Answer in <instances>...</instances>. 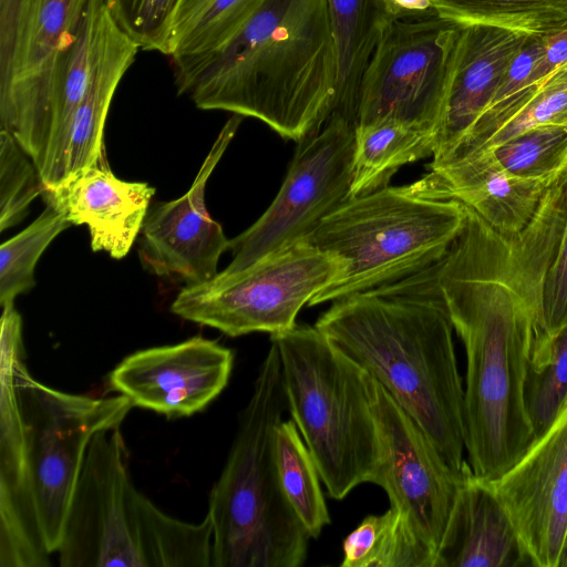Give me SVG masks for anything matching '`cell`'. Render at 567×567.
Listing matches in <instances>:
<instances>
[{
	"instance_id": "obj_17",
	"label": "cell",
	"mask_w": 567,
	"mask_h": 567,
	"mask_svg": "<svg viewBox=\"0 0 567 567\" xmlns=\"http://www.w3.org/2000/svg\"><path fill=\"white\" fill-rule=\"evenodd\" d=\"M559 176L511 174L493 148L481 147L430 166L427 174L406 187L421 197L457 200L496 231L511 237L529 224L547 189Z\"/></svg>"
},
{
	"instance_id": "obj_10",
	"label": "cell",
	"mask_w": 567,
	"mask_h": 567,
	"mask_svg": "<svg viewBox=\"0 0 567 567\" xmlns=\"http://www.w3.org/2000/svg\"><path fill=\"white\" fill-rule=\"evenodd\" d=\"M90 0H0V128L38 172L48 151L56 66Z\"/></svg>"
},
{
	"instance_id": "obj_1",
	"label": "cell",
	"mask_w": 567,
	"mask_h": 567,
	"mask_svg": "<svg viewBox=\"0 0 567 567\" xmlns=\"http://www.w3.org/2000/svg\"><path fill=\"white\" fill-rule=\"evenodd\" d=\"M466 223L434 266V280L466 358L465 446L474 475L494 481L535 441L525 385L532 352L547 334L545 288L567 217V196L546 192L515 236L466 207Z\"/></svg>"
},
{
	"instance_id": "obj_38",
	"label": "cell",
	"mask_w": 567,
	"mask_h": 567,
	"mask_svg": "<svg viewBox=\"0 0 567 567\" xmlns=\"http://www.w3.org/2000/svg\"><path fill=\"white\" fill-rule=\"evenodd\" d=\"M557 72H559V73H567V64L564 68H561L560 70H558Z\"/></svg>"
},
{
	"instance_id": "obj_12",
	"label": "cell",
	"mask_w": 567,
	"mask_h": 567,
	"mask_svg": "<svg viewBox=\"0 0 567 567\" xmlns=\"http://www.w3.org/2000/svg\"><path fill=\"white\" fill-rule=\"evenodd\" d=\"M354 127L349 118L332 113L316 135L299 143L277 196L248 229L230 240L233 259L218 275H236L303 240L326 216L350 199Z\"/></svg>"
},
{
	"instance_id": "obj_27",
	"label": "cell",
	"mask_w": 567,
	"mask_h": 567,
	"mask_svg": "<svg viewBox=\"0 0 567 567\" xmlns=\"http://www.w3.org/2000/svg\"><path fill=\"white\" fill-rule=\"evenodd\" d=\"M436 14L460 25L483 24L529 37L567 28V0H431Z\"/></svg>"
},
{
	"instance_id": "obj_5",
	"label": "cell",
	"mask_w": 567,
	"mask_h": 567,
	"mask_svg": "<svg viewBox=\"0 0 567 567\" xmlns=\"http://www.w3.org/2000/svg\"><path fill=\"white\" fill-rule=\"evenodd\" d=\"M55 554L61 567H213V532L207 516L178 519L135 487L117 426L89 444Z\"/></svg>"
},
{
	"instance_id": "obj_31",
	"label": "cell",
	"mask_w": 567,
	"mask_h": 567,
	"mask_svg": "<svg viewBox=\"0 0 567 567\" xmlns=\"http://www.w3.org/2000/svg\"><path fill=\"white\" fill-rule=\"evenodd\" d=\"M43 186L31 157L13 135L0 130V230L20 223Z\"/></svg>"
},
{
	"instance_id": "obj_24",
	"label": "cell",
	"mask_w": 567,
	"mask_h": 567,
	"mask_svg": "<svg viewBox=\"0 0 567 567\" xmlns=\"http://www.w3.org/2000/svg\"><path fill=\"white\" fill-rule=\"evenodd\" d=\"M262 0H182L169 43L175 82L224 45Z\"/></svg>"
},
{
	"instance_id": "obj_37",
	"label": "cell",
	"mask_w": 567,
	"mask_h": 567,
	"mask_svg": "<svg viewBox=\"0 0 567 567\" xmlns=\"http://www.w3.org/2000/svg\"><path fill=\"white\" fill-rule=\"evenodd\" d=\"M559 567H567V536H566L565 546H564L561 559L559 563Z\"/></svg>"
},
{
	"instance_id": "obj_26",
	"label": "cell",
	"mask_w": 567,
	"mask_h": 567,
	"mask_svg": "<svg viewBox=\"0 0 567 567\" xmlns=\"http://www.w3.org/2000/svg\"><path fill=\"white\" fill-rule=\"evenodd\" d=\"M274 457L281 491L311 538L330 524V515L315 461L292 420L274 433Z\"/></svg>"
},
{
	"instance_id": "obj_22",
	"label": "cell",
	"mask_w": 567,
	"mask_h": 567,
	"mask_svg": "<svg viewBox=\"0 0 567 567\" xmlns=\"http://www.w3.org/2000/svg\"><path fill=\"white\" fill-rule=\"evenodd\" d=\"M338 50L339 81L333 113L355 124L362 75L389 25L400 18L392 0H327Z\"/></svg>"
},
{
	"instance_id": "obj_32",
	"label": "cell",
	"mask_w": 567,
	"mask_h": 567,
	"mask_svg": "<svg viewBox=\"0 0 567 567\" xmlns=\"http://www.w3.org/2000/svg\"><path fill=\"white\" fill-rule=\"evenodd\" d=\"M182 0H105L116 25L146 51L169 54L171 35Z\"/></svg>"
},
{
	"instance_id": "obj_18",
	"label": "cell",
	"mask_w": 567,
	"mask_h": 567,
	"mask_svg": "<svg viewBox=\"0 0 567 567\" xmlns=\"http://www.w3.org/2000/svg\"><path fill=\"white\" fill-rule=\"evenodd\" d=\"M154 193L147 183L116 177L104 151L93 165L54 188L43 189L42 196L71 225L87 227L94 251L121 259L140 235Z\"/></svg>"
},
{
	"instance_id": "obj_36",
	"label": "cell",
	"mask_w": 567,
	"mask_h": 567,
	"mask_svg": "<svg viewBox=\"0 0 567 567\" xmlns=\"http://www.w3.org/2000/svg\"><path fill=\"white\" fill-rule=\"evenodd\" d=\"M400 18L436 14L431 0H392Z\"/></svg>"
},
{
	"instance_id": "obj_9",
	"label": "cell",
	"mask_w": 567,
	"mask_h": 567,
	"mask_svg": "<svg viewBox=\"0 0 567 567\" xmlns=\"http://www.w3.org/2000/svg\"><path fill=\"white\" fill-rule=\"evenodd\" d=\"M344 270L339 256L300 240L236 275L217 274L207 282L185 287L171 310L229 337L278 334L292 329L300 309L338 282Z\"/></svg>"
},
{
	"instance_id": "obj_2",
	"label": "cell",
	"mask_w": 567,
	"mask_h": 567,
	"mask_svg": "<svg viewBox=\"0 0 567 567\" xmlns=\"http://www.w3.org/2000/svg\"><path fill=\"white\" fill-rule=\"evenodd\" d=\"M0 320V567H48L92 437L133 408L122 394L62 392L31 375L14 303Z\"/></svg>"
},
{
	"instance_id": "obj_23",
	"label": "cell",
	"mask_w": 567,
	"mask_h": 567,
	"mask_svg": "<svg viewBox=\"0 0 567 567\" xmlns=\"http://www.w3.org/2000/svg\"><path fill=\"white\" fill-rule=\"evenodd\" d=\"M434 148L433 134L395 120L355 125L350 198L386 187L400 167L433 156Z\"/></svg>"
},
{
	"instance_id": "obj_19",
	"label": "cell",
	"mask_w": 567,
	"mask_h": 567,
	"mask_svg": "<svg viewBox=\"0 0 567 567\" xmlns=\"http://www.w3.org/2000/svg\"><path fill=\"white\" fill-rule=\"evenodd\" d=\"M529 35L483 24L461 25L435 134L433 161L445 157L489 103Z\"/></svg>"
},
{
	"instance_id": "obj_33",
	"label": "cell",
	"mask_w": 567,
	"mask_h": 567,
	"mask_svg": "<svg viewBox=\"0 0 567 567\" xmlns=\"http://www.w3.org/2000/svg\"><path fill=\"white\" fill-rule=\"evenodd\" d=\"M543 125L567 126V73H555L517 114L477 148L496 147Z\"/></svg>"
},
{
	"instance_id": "obj_4",
	"label": "cell",
	"mask_w": 567,
	"mask_h": 567,
	"mask_svg": "<svg viewBox=\"0 0 567 567\" xmlns=\"http://www.w3.org/2000/svg\"><path fill=\"white\" fill-rule=\"evenodd\" d=\"M338 81L327 0H262L224 45L175 83L198 109L255 117L302 143L333 113Z\"/></svg>"
},
{
	"instance_id": "obj_28",
	"label": "cell",
	"mask_w": 567,
	"mask_h": 567,
	"mask_svg": "<svg viewBox=\"0 0 567 567\" xmlns=\"http://www.w3.org/2000/svg\"><path fill=\"white\" fill-rule=\"evenodd\" d=\"M525 400L536 440L567 405V321L535 342Z\"/></svg>"
},
{
	"instance_id": "obj_35",
	"label": "cell",
	"mask_w": 567,
	"mask_h": 567,
	"mask_svg": "<svg viewBox=\"0 0 567 567\" xmlns=\"http://www.w3.org/2000/svg\"><path fill=\"white\" fill-rule=\"evenodd\" d=\"M544 51L533 73V81L543 86L558 70L567 64V28L543 37Z\"/></svg>"
},
{
	"instance_id": "obj_15",
	"label": "cell",
	"mask_w": 567,
	"mask_h": 567,
	"mask_svg": "<svg viewBox=\"0 0 567 567\" xmlns=\"http://www.w3.org/2000/svg\"><path fill=\"white\" fill-rule=\"evenodd\" d=\"M233 365L229 348L196 336L127 355L111 371L109 381L133 406L182 417L204 410L223 392Z\"/></svg>"
},
{
	"instance_id": "obj_3",
	"label": "cell",
	"mask_w": 567,
	"mask_h": 567,
	"mask_svg": "<svg viewBox=\"0 0 567 567\" xmlns=\"http://www.w3.org/2000/svg\"><path fill=\"white\" fill-rule=\"evenodd\" d=\"M433 268L336 300L315 327L379 382L449 468L462 474L467 463L464 385Z\"/></svg>"
},
{
	"instance_id": "obj_39",
	"label": "cell",
	"mask_w": 567,
	"mask_h": 567,
	"mask_svg": "<svg viewBox=\"0 0 567 567\" xmlns=\"http://www.w3.org/2000/svg\"><path fill=\"white\" fill-rule=\"evenodd\" d=\"M565 173H567V165H566V168H565Z\"/></svg>"
},
{
	"instance_id": "obj_14",
	"label": "cell",
	"mask_w": 567,
	"mask_h": 567,
	"mask_svg": "<svg viewBox=\"0 0 567 567\" xmlns=\"http://www.w3.org/2000/svg\"><path fill=\"white\" fill-rule=\"evenodd\" d=\"M241 115L234 114L223 126L192 186L179 198L155 204L145 217L138 255L154 275L185 287L215 278L221 254L230 240L205 205L207 181L234 138Z\"/></svg>"
},
{
	"instance_id": "obj_13",
	"label": "cell",
	"mask_w": 567,
	"mask_h": 567,
	"mask_svg": "<svg viewBox=\"0 0 567 567\" xmlns=\"http://www.w3.org/2000/svg\"><path fill=\"white\" fill-rule=\"evenodd\" d=\"M368 386L379 445L373 484L436 554L464 470L451 471L415 421L369 375Z\"/></svg>"
},
{
	"instance_id": "obj_7",
	"label": "cell",
	"mask_w": 567,
	"mask_h": 567,
	"mask_svg": "<svg viewBox=\"0 0 567 567\" xmlns=\"http://www.w3.org/2000/svg\"><path fill=\"white\" fill-rule=\"evenodd\" d=\"M270 341L279 352L287 410L328 495L341 501L373 483L379 445L367 373L315 326L296 324Z\"/></svg>"
},
{
	"instance_id": "obj_6",
	"label": "cell",
	"mask_w": 567,
	"mask_h": 567,
	"mask_svg": "<svg viewBox=\"0 0 567 567\" xmlns=\"http://www.w3.org/2000/svg\"><path fill=\"white\" fill-rule=\"evenodd\" d=\"M286 410L279 352L270 341L209 494L213 567H299L307 559L311 537L281 491L274 457Z\"/></svg>"
},
{
	"instance_id": "obj_16",
	"label": "cell",
	"mask_w": 567,
	"mask_h": 567,
	"mask_svg": "<svg viewBox=\"0 0 567 567\" xmlns=\"http://www.w3.org/2000/svg\"><path fill=\"white\" fill-rule=\"evenodd\" d=\"M492 485L536 567H559L567 536V405Z\"/></svg>"
},
{
	"instance_id": "obj_25",
	"label": "cell",
	"mask_w": 567,
	"mask_h": 567,
	"mask_svg": "<svg viewBox=\"0 0 567 567\" xmlns=\"http://www.w3.org/2000/svg\"><path fill=\"white\" fill-rule=\"evenodd\" d=\"M342 567H434L435 551L390 507L368 515L344 538Z\"/></svg>"
},
{
	"instance_id": "obj_20",
	"label": "cell",
	"mask_w": 567,
	"mask_h": 567,
	"mask_svg": "<svg viewBox=\"0 0 567 567\" xmlns=\"http://www.w3.org/2000/svg\"><path fill=\"white\" fill-rule=\"evenodd\" d=\"M534 566L492 482L474 475L468 462L434 567Z\"/></svg>"
},
{
	"instance_id": "obj_29",
	"label": "cell",
	"mask_w": 567,
	"mask_h": 567,
	"mask_svg": "<svg viewBox=\"0 0 567 567\" xmlns=\"http://www.w3.org/2000/svg\"><path fill=\"white\" fill-rule=\"evenodd\" d=\"M71 224L47 205L40 216L0 247V305L34 287V270L40 256L51 241Z\"/></svg>"
},
{
	"instance_id": "obj_34",
	"label": "cell",
	"mask_w": 567,
	"mask_h": 567,
	"mask_svg": "<svg viewBox=\"0 0 567 567\" xmlns=\"http://www.w3.org/2000/svg\"><path fill=\"white\" fill-rule=\"evenodd\" d=\"M545 321L547 334L567 321V217L557 252L547 275Z\"/></svg>"
},
{
	"instance_id": "obj_21",
	"label": "cell",
	"mask_w": 567,
	"mask_h": 567,
	"mask_svg": "<svg viewBox=\"0 0 567 567\" xmlns=\"http://www.w3.org/2000/svg\"><path fill=\"white\" fill-rule=\"evenodd\" d=\"M137 50L138 47L116 25L106 8L92 79L73 114L52 188L93 165L105 151L103 132L109 109Z\"/></svg>"
},
{
	"instance_id": "obj_11",
	"label": "cell",
	"mask_w": 567,
	"mask_h": 567,
	"mask_svg": "<svg viewBox=\"0 0 567 567\" xmlns=\"http://www.w3.org/2000/svg\"><path fill=\"white\" fill-rule=\"evenodd\" d=\"M460 28L437 14L395 19L362 75L355 125L391 118L435 137Z\"/></svg>"
},
{
	"instance_id": "obj_8",
	"label": "cell",
	"mask_w": 567,
	"mask_h": 567,
	"mask_svg": "<svg viewBox=\"0 0 567 567\" xmlns=\"http://www.w3.org/2000/svg\"><path fill=\"white\" fill-rule=\"evenodd\" d=\"M465 223L462 203L421 197L406 186H386L348 199L303 239L346 264L342 278L308 306L333 302L433 267Z\"/></svg>"
},
{
	"instance_id": "obj_30",
	"label": "cell",
	"mask_w": 567,
	"mask_h": 567,
	"mask_svg": "<svg viewBox=\"0 0 567 567\" xmlns=\"http://www.w3.org/2000/svg\"><path fill=\"white\" fill-rule=\"evenodd\" d=\"M489 148L511 174L522 177L559 175L567 165V126H538Z\"/></svg>"
}]
</instances>
